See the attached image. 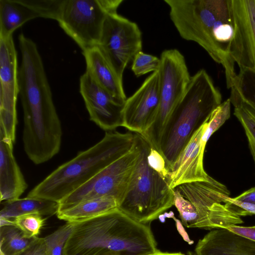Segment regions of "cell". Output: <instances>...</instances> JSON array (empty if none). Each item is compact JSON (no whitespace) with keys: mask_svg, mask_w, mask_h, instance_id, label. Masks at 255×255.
<instances>
[{"mask_svg":"<svg viewBox=\"0 0 255 255\" xmlns=\"http://www.w3.org/2000/svg\"><path fill=\"white\" fill-rule=\"evenodd\" d=\"M182 38L203 48L225 71L230 89L237 74L230 56L234 23L232 0H164Z\"/></svg>","mask_w":255,"mask_h":255,"instance_id":"6da1fadb","label":"cell"},{"mask_svg":"<svg viewBox=\"0 0 255 255\" xmlns=\"http://www.w3.org/2000/svg\"><path fill=\"white\" fill-rule=\"evenodd\" d=\"M149 226L118 208L74 223L64 255H149L157 252Z\"/></svg>","mask_w":255,"mask_h":255,"instance_id":"7a4b0ae2","label":"cell"},{"mask_svg":"<svg viewBox=\"0 0 255 255\" xmlns=\"http://www.w3.org/2000/svg\"><path fill=\"white\" fill-rule=\"evenodd\" d=\"M136 134L106 131L103 138L59 166L29 191V197L59 202L134 147Z\"/></svg>","mask_w":255,"mask_h":255,"instance_id":"3957f363","label":"cell"},{"mask_svg":"<svg viewBox=\"0 0 255 255\" xmlns=\"http://www.w3.org/2000/svg\"><path fill=\"white\" fill-rule=\"evenodd\" d=\"M221 101V93L206 70L201 69L191 77L185 94L166 123L157 150L168 171Z\"/></svg>","mask_w":255,"mask_h":255,"instance_id":"277c9868","label":"cell"},{"mask_svg":"<svg viewBox=\"0 0 255 255\" xmlns=\"http://www.w3.org/2000/svg\"><path fill=\"white\" fill-rule=\"evenodd\" d=\"M136 134L140 153L118 208L135 221L147 224L174 205V189L148 165L151 145L142 135Z\"/></svg>","mask_w":255,"mask_h":255,"instance_id":"5b68a950","label":"cell"},{"mask_svg":"<svg viewBox=\"0 0 255 255\" xmlns=\"http://www.w3.org/2000/svg\"><path fill=\"white\" fill-rule=\"evenodd\" d=\"M123 0H63L57 21L83 51L98 46L108 15Z\"/></svg>","mask_w":255,"mask_h":255,"instance_id":"8992f818","label":"cell"},{"mask_svg":"<svg viewBox=\"0 0 255 255\" xmlns=\"http://www.w3.org/2000/svg\"><path fill=\"white\" fill-rule=\"evenodd\" d=\"M160 59L159 109L154 122L142 135L157 150L166 123L185 94L191 78L184 57L178 50L163 51Z\"/></svg>","mask_w":255,"mask_h":255,"instance_id":"52a82bcc","label":"cell"},{"mask_svg":"<svg viewBox=\"0 0 255 255\" xmlns=\"http://www.w3.org/2000/svg\"><path fill=\"white\" fill-rule=\"evenodd\" d=\"M139 153L136 134V142L132 149L60 200L57 213L81 201L103 197L114 198L119 205L128 189Z\"/></svg>","mask_w":255,"mask_h":255,"instance_id":"ba28073f","label":"cell"},{"mask_svg":"<svg viewBox=\"0 0 255 255\" xmlns=\"http://www.w3.org/2000/svg\"><path fill=\"white\" fill-rule=\"evenodd\" d=\"M98 46L123 80L128 63L142 50V36L138 25L117 12L108 15Z\"/></svg>","mask_w":255,"mask_h":255,"instance_id":"9c48e42d","label":"cell"},{"mask_svg":"<svg viewBox=\"0 0 255 255\" xmlns=\"http://www.w3.org/2000/svg\"><path fill=\"white\" fill-rule=\"evenodd\" d=\"M0 131L14 142L19 84L17 52L12 35L0 38Z\"/></svg>","mask_w":255,"mask_h":255,"instance_id":"30bf717a","label":"cell"},{"mask_svg":"<svg viewBox=\"0 0 255 255\" xmlns=\"http://www.w3.org/2000/svg\"><path fill=\"white\" fill-rule=\"evenodd\" d=\"M176 188L196 209L199 228L212 230L226 227L224 219L214 207L216 203H225L229 197L230 192L224 184L209 176L206 180L184 183Z\"/></svg>","mask_w":255,"mask_h":255,"instance_id":"8fae6325","label":"cell"},{"mask_svg":"<svg viewBox=\"0 0 255 255\" xmlns=\"http://www.w3.org/2000/svg\"><path fill=\"white\" fill-rule=\"evenodd\" d=\"M80 92L90 120L101 128L109 131L123 127L126 102L115 98L103 89L86 71L80 79Z\"/></svg>","mask_w":255,"mask_h":255,"instance_id":"7c38bea8","label":"cell"},{"mask_svg":"<svg viewBox=\"0 0 255 255\" xmlns=\"http://www.w3.org/2000/svg\"><path fill=\"white\" fill-rule=\"evenodd\" d=\"M159 106L158 71L152 72L127 99L123 127L143 135L154 122Z\"/></svg>","mask_w":255,"mask_h":255,"instance_id":"4fadbf2b","label":"cell"},{"mask_svg":"<svg viewBox=\"0 0 255 255\" xmlns=\"http://www.w3.org/2000/svg\"><path fill=\"white\" fill-rule=\"evenodd\" d=\"M234 32L230 49L240 68L255 70V0H232Z\"/></svg>","mask_w":255,"mask_h":255,"instance_id":"5bb4252c","label":"cell"},{"mask_svg":"<svg viewBox=\"0 0 255 255\" xmlns=\"http://www.w3.org/2000/svg\"><path fill=\"white\" fill-rule=\"evenodd\" d=\"M207 122L195 132L169 169V183L172 189L184 183L208 179L209 175L203 167V156L206 143L202 139Z\"/></svg>","mask_w":255,"mask_h":255,"instance_id":"9a60e30c","label":"cell"},{"mask_svg":"<svg viewBox=\"0 0 255 255\" xmlns=\"http://www.w3.org/2000/svg\"><path fill=\"white\" fill-rule=\"evenodd\" d=\"M195 255H255V242L227 229L212 230L199 240Z\"/></svg>","mask_w":255,"mask_h":255,"instance_id":"2e32d148","label":"cell"},{"mask_svg":"<svg viewBox=\"0 0 255 255\" xmlns=\"http://www.w3.org/2000/svg\"><path fill=\"white\" fill-rule=\"evenodd\" d=\"M13 141L0 131V198H18L28 187L13 154Z\"/></svg>","mask_w":255,"mask_h":255,"instance_id":"e0dca14e","label":"cell"},{"mask_svg":"<svg viewBox=\"0 0 255 255\" xmlns=\"http://www.w3.org/2000/svg\"><path fill=\"white\" fill-rule=\"evenodd\" d=\"M86 71L103 89L115 98L126 102L123 80L117 76L98 46L83 51Z\"/></svg>","mask_w":255,"mask_h":255,"instance_id":"ac0fdd59","label":"cell"},{"mask_svg":"<svg viewBox=\"0 0 255 255\" xmlns=\"http://www.w3.org/2000/svg\"><path fill=\"white\" fill-rule=\"evenodd\" d=\"M39 17L26 0H0V38L12 36L26 22Z\"/></svg>","mask_w":255,"mask_h":255,"instance_id":"d6986e66","label":"cell"},{"mask_svg":"<svg viewBox=\"0 0 255 255\" xmlns=\"http://www.w3.org/2000/svg\"><path fill=\"white\" fill-rule=\"evenodd\" d=\"M0 218L8 219L30 213H37L42 216L57 214L59 204L57 202L37 197H26L1 202Z\"/></svg>","mask_w":255,"mask_h":255,"instance_id":"ffe728a7","label":"cell"},{"mask_svg":"<svg viewBox=\"0 0 255 255\" xmlns=\"http://www.w3.org/2000/svg\"><path fill=\"white\" fill-rule=\"evenodd\" d=\"M118 206L114 198L103 197L81 201L56 215L59 219L67 222H78L98 216Z\"/></svg>","mask_w":255,"mask_h":255,"instance_id":"44dd1931","label":"cell"},{"mask_svg":"<svg viewBox=\"0 0 255 255\" xmlns=\"http://www.w3.org/2000/svg\"><path fill=\"white\" fill-rule=\"evenodd\" d=\"M35 238H26L15 225L0 227V253L3 255H16L27 248Z\"/></svg>","mask_w":255,"mask_h":255,"instance_id":"7402d4cb","label":"cell"},{"mask_svg":"<svg viewBox=\"0 0 255 255\" xmlns=\"http://www.w3.org/2000/svg\"><path fill=\"white\" fill-rule=\"evenodd\" d=\"M231 103L234 107V115L242 125L249 145L255 146V106L231 91Z\"/></svg>","mask_w":255,"mask_h":255,"instance_id":"603a6c76","label":"cell"},{"mask_svg":"<svg viewBox=\"0 0 255 255\" xmlns=\"http://www.w3.org/2000/svg\"><path fill=\"white\" fill-rule=\"evenodd\" d=\"M230 89L231 92L255 106V70L241 68Z\"/></svg>","mask_w":255,"mask_h":255,"instance_id":"cb8c5ba5","label":"cell"},{"mask_svg":"<svg viewBox=\"0 0 255 255\" xmlns=\"http://www.w3.org/2000/svg\"><path fill=\"white\" fill-rule=\"evenodd\" d=\"M74 227V223L67 222L50 235L44 237L46 255H64V249Z\"/></svg>","mask_w":255,"mask_h":255,"instance_id":"d4e9b609","label":"cell"},{"mask_svg":"<svg viewBox=\"0 0 255 255\" xmlns=\"http://www.w3.org/2000/svg\"><path fill=\"white\" fill-rule=\"evenodd\" d=\"M174 206L177 209L182 224L187 228H199V217L193 204L174 189Z\"/></svg>","mask_w":255,"mask_h":255,"instance_id":"484cf974","label":"cell"},{"mask_svg":"<svg viewBox=\"0 0 255 255\" xmlns=\"http://www.w3.org/2000/svg\"><path fill=\"white\" fill-rule=\"evenodd\" d=\"M230 99L221 103L211 113L202 136V140L207 143L211 136L230 117Z\"/></svg>","mask_w":255,"mask_h":255,"instance_id":"4316f807","label":"cell"},{"mask_svg":"<svg viewBox=\"0 0 255 255\" xmlns=\"http://www.w3.org/2000/svg\"><path fill=\"white\" fill-rule=\"evenodd\" d=\"M13 221L26 238H33L37 237L40 233L45 219L39 213H34L18 216L14 219Z\"/></svg>","mask_w":255,"mask_h":255,"instance_id":"83f0119b","label":"cell"},{"mask_svg":"<svg viewBox=\"0 0 255 255\" xmlns=\"http://www.w3.org/2000/svg\"><path fill=\"white\" fill-rule=\"evenodd\" d=\"M160 66V58L141 51L132 60L131 70L136 77H139L150 72L158 71Z\"/></svg>","mask_w":255,"mask_h":255,"instance_id":"f1b7e54d","label":"cell"},{"mask_svg":"<svg viewBox=\"0 0 255 255\" xmlns=\"http://www.w3.org/2000/svg\"><path fill=\"white\" fill-rule=\"evenodd\" d=\"M147 159L148 165L169 182V171L162 155L151 146Z\"/></svg>","mask_w":255,"mask_h":255,"instance_id":"f546056e","label":"cell"},{"mask_svg":"<svg viewBox=\"0 0 255 255\" xmlns=\"http://www.w3.org/2000/svg\"><path fill=\"white\" fill-rule=\"evenodd\" d=\"M224 204L240 217L255 215V204L254 203L228 197Z\"/></svg>","mask_w":255,"mask_h":255,"instance_id":"4dcf8cb0","label":"cell"},{"mask_svg":"<svg viewBox=\"0 0 255 255\" xmlns=\"http://www.w3.org/2000/svg\"><path fill=\"white\" fill-rule=\"evenodd\" d=\"M46 248L43 238L36 237L25 249L16 255H46Z\"/></svg>","mask_w":255,"mask_h":255,"instance_id":"1f68e13d","label":"cell"},{"mask_svg":"<svg viewBox=\"0 0 255 255\" xmlns=\"http://www.w3.org/2000/svg\"><path fill=\"white\" fill-rule=\"evenodd\" d=\"M226 229L255 242V226L242 227L235 225Z\"/></svg>","mask_w":255,"mask_h":255,"instance_id":"d6a6232c","label":"cell"},{"mask_svg":"<svg viewBox=\"0 0 255 255\" xmlns=\"http://www.w3.org/2000/svg\"><path fill=\"white\" fill-rule=\"evenodd\" d=\"M249 146L255 163V146L251 145H249ZM234 198L238 200L249 202L255 204V186Z\"/></svg>","mask_w":255,"mask_h":255,"instance_id":"836d02e7","label":"cell"},{"mask_svg":"<svg viewBox=\"0 0 255 255\" xmlns=\"http://www.w3.org/2000/svg\"><path fill=\"white\" fill-rule=\"evenodd\" d=\"M0 227L5 225H15L13 221L4 218H0Z\"/></svg>","mask_w":255,"mask_h":255,"instance_id":"e575fe53","label":"cell"},{"mask_svg":"<svg viewBox=\"0 0 255 255\" xmlns=\"http://www.w3.org/2000/svg\"><path fill=\"white\" fill-rule=\"evenodd\" d=\"M163 255H185L181 253H164Z\"/></svg>","mask_w":255,"mask_h":255,"instance_id":"d590c367","label":"cell"}]
</instances>
